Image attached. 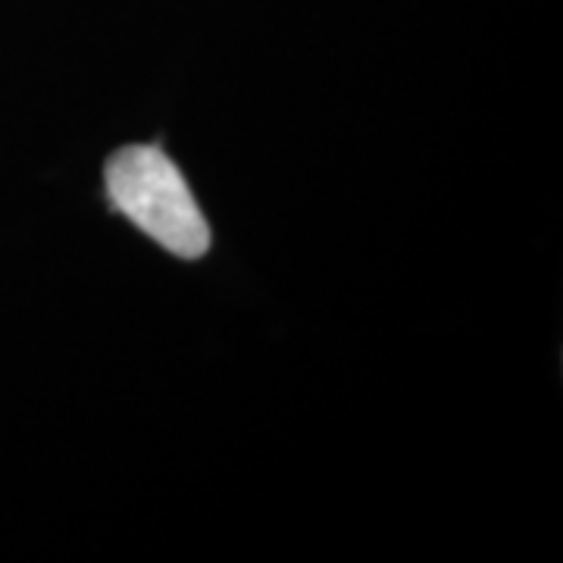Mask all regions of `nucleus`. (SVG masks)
<instances>
[{
	"instance_id": "1",
	"label": "nucleus",
	"mask_w": 563,
	"mask_h": 563,
	"mask_svg": "<svg viewBox=\"0 0 563 563\" xmlns=\"http://www.w3.org/2000/svg\"><path fill=\"white\" fill-rule=\"evenodd\" d=\"M107 195L125 220L169 254L198 261L210 247V225L179 166L151 144H132L107 163Z\"/></svg>"
}]
</instances>
